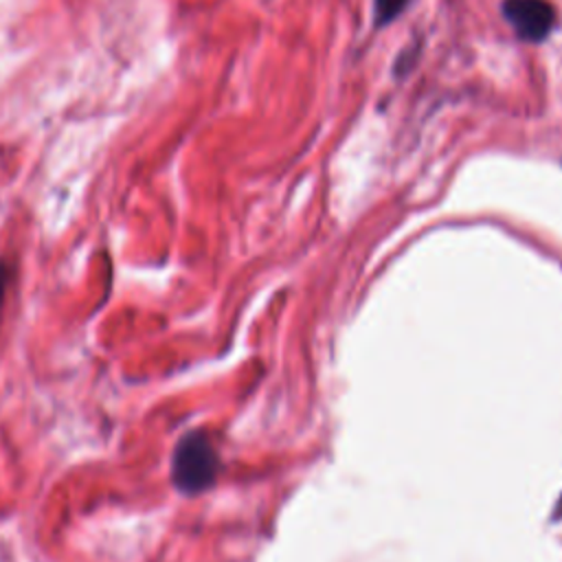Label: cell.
I'll list each match as a JSON object with an SVG mask.
<instances>
[{"instance_id": "6da1fadb", "label": "cell", "mask_w": 562, "mask_h": 562, "mask_svg": "<svg viewBox=\"0 0 562 562\" xmlns=\"http://www.w3.org/2000/svg\"><path fill=\"white\" fill-rule=\"evenodd\" d=\"M220 474V454L204 430L182 435L171 454V483L180 494L209 490Z\"/></svg>"}, {"instance_id": "7a4b0ae2", "label": "cell", "mask_w": 562, "mask_h": 562, "mask_svg": "<svg viewBox=\"0 0 562 562\" xmlns=\"http://www.w3.org/2000/svg\"><path fill=\"white\" fill-rule=\"evenodd\" d=\"M503 15L525 42H542L555 24V9L547 0H505Z\"/></svg>"}, {"instance_id": "3957f363", "label": "cell", "mask_w": 562, "mask_h": 562, "mask_svg": "<svg viewBox=\"0 0 562 562\" xmlns=\"http://www.w3.org/2000/svg\"><path fill=\"white\" fill-rule=\"evenodd\" d=\"M406 4L408 0H375V22L382 26L395 20Z\"/></svg>"}, {"instance_id": "277c9868", "label": "cell", "mask_w": 562, "mask_h": 562, "mask_svg": "<svg viewBox=\"0 0 562 562\" xmlns=\"http://www.w3.org/2000/svg\"><path fill=\"white\" fill-rule=\"evenodd\" d=\"M11 277H13V270H11L9 261L0 259V316H2V305H4V296H7V290H9Z\"/></svg>"}]
</instances>
